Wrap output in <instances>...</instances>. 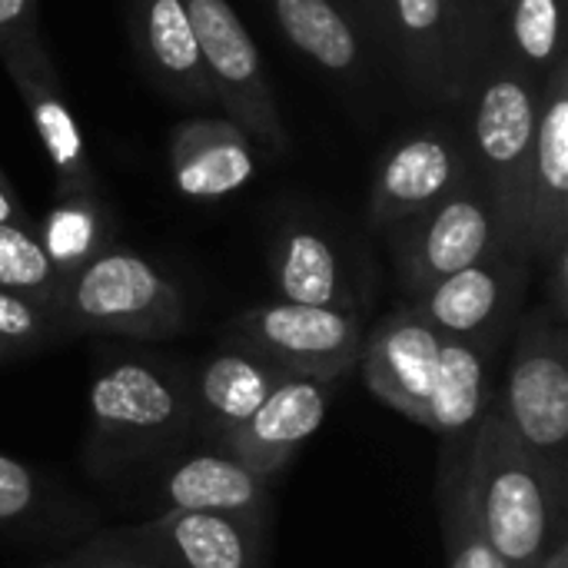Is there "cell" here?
Wrapping results in <instances>:
<instances>
[{
	"label": "cell",
	"mask_w": 568,
	"mask_h": 568,
	"mask_svg": "<svg viewBox=\"0 0 568 568\" xmlns=\"http://www.w3.org/2000/svg\"><path fill=\"white\" fill-rule=\"evenodd\" d=\"M463 486L476 526L509 568H539L566 542V476L523 446L499 403L469 433Z\"/></svg>",
	"instance_id": "6da1fadb"
},
{
	"label": "cell",
	"mask_w": 568,
	"mask_h": 568,
	"mask_svg": "<svg viewBox=\"0 0 568 568\" xmlns=\"http://www.w3.org/2000/svg\"><path fill=\"white\" fill-rule=\"evenodd\" d=\"M87 466L100 476L123 473L193 429L190 376L150 356L106 359L87 386Z\"/></svg>",
	"instance_id": "7a4b0ae2"
},
{
	"label": "cell",
	"mask_w": 568,
	"mask_h": 568,
	"mask_svg": "<svg viewBox=\"0 0 568 568\" xmlns=\"http://www.w3.org/2000/svg\"><path fill=\"white\" fill-rule=\"evenodd\" d=\"M466 97L473 103L469 133H466L473 153V173L493 193L513 246L526 256L523 220H526V190H529V163H532L542 83L532 80L496 40L486 60L479 63Z\"/></svg>",
	"instance_id": "3957f363"
},
{
	"label": "cell",
	"mask_w": 568,
	"mask_h": 568,
	"mask_svg": "<svg viewBox=\"0 0 568 568\" xmlns=\"http://www.w3.org/2000/svg\"><path fill=\"white\" fill-rule=\"evenodd\" d=\"M50 306L63 336L166 339L186 323V300L176 280L153 260L116 243L63 276Z\"/></svg>",
	"instance_id": "277c9868"
},
{
	"label": "cell",
	"mask_w": 568,
	"mask_h": 568,
	"mask_svg": "<svg viewBox=\"0 0 568 568\" xmlns=\"http://www.w3.org/2000/svg\"><path fill=\"white\" fill-rule=\"evenodd\" d=\"M389 236L399 280L409 296L489 256L519 253L509 240L493 193L476 173L466 186H459L433 210L389 230Z\"/></svg>",
	"instance_id": "5b68a950"
},
{
	"label": "cell",
	"mask_w": 568,
	"mask_h": 568,
	"mask_svg": "<svg viewBox=\"0 0 568 568\" xmlns=\"http://www.w3.org/2000/svg\"><path fill=\"white\" fill-rule=\"evenodd\" d=\"M499 409L523 446L568 479V339L566 323L546 306L519 323L509 386Z\"/></svg>",
	"instance_id": "8992f818"
},
{
	"label": "cell",
	"mask_w": 568,
	"mask_h": 568,
	"mask_svg": "<svg viewBox=\"0 0 568 568\" xmlns=\"http://www.w3.org/2000/svg\"><path fill=\"white\" fill-rule=\"evenodd\" d=\"M190 27L213 83L216 103L256 146L270 153L290 150V133L280 116L276 93L270 90L260 50L236 17L230 0H183Z\"/></svg>",
	"instance_id": "52a82bcc"
},
{
	"label": "cell",
	"mask_w": 568,
	"mask_h": 568,
	"mask_svg": "<svg viewBox=\"0 0 568 568\" xmlns=\"http://www.w3.org/2000/svg\"><path fill=\"white\" fill-rule=\"evenodd\" d=\"M379 40L409 90L433 103H459L489 53L449 0H379Z\"/></svg>",
	"instance_id": "ba28073f"
},
{
	"label": "cell",
	"mask_w": 568,
	"mask_h": 568,
	"mask_svg": "<svg viewBox=\"0 0 568 568\" xmlns=\"http://www.w3.org/2000/svg\"><path fill=\"white\" fill-rule=\"evenodd\" d=\"M366 329V313L276 300L240 313L230 323V339L256 349L290 376L343 379L359 363Z\"/></svg>",
	"instance_id": "9c48e42d"
},
{
	"label": "cell",
	"mask_w": 568,
	"mask_h": 568,
	"mask_svg": "<svg viewBox=\"0 0 568 568\" xmlns=\"http://www.w3.org/2000/svg\"><path fill=\"white\" fill-rule=\"evenodd\" d=\"M469 180L473 153L466 133L439 120L419 123L383 150L369 190V223L389 233L433 210Z\"/></svg>",
	"instance_id": "30bf717a"
},
{
	"label": "cell",
	"mask_w": 568,
	"mask_h": 568,
	"mask_svg": "<svg viewBox=\"0 0 568 568\" xmlns=\"http://www.w3.org/2000/svg\"><path fill=\"white\" fill-rule=\"evenodd\" d=\"M0 60L13 80L23 110L37 130V140L53 166L57 193H90L97 190L90 150L83 130L73 116V106L63 93L57 67L47 57V47L37 30L0 40Z\"/></svg>",
	"instance_id": "8fae6325"
},
{
	"label": "cell",
	"mask_w": 568,
	"mask_h": 568,
	"mask_svg": "<svg viewBox=\"0 0 568 568\" xmlns=\"http://www.w3.org/2000/svg\"><path fill=\"white\" fill-rule=\"evenodd\" d=\"M529 270L532 260L499 253L426 286L409 296L406 306L416 310L439 336L486 346L489 336H499L516 316L529 286Z\"/></svg>",
	"instance_id": "7c38bea8"
},
{
	"label": "cell",
	"mask_w": 568,
	"mask_h": 568,
	"mask_svg": "<svg viewBox=\"0 0 568 568\" xmlns=\"http://www.w3.org/2000/svg\"><path fill=\"white\" fill-rule=\"evenodd\" d=\"M568 243V60L562 57L542 83L523 250L536 263H546L559 246Z\"/></svg>",
	"instance_id": "4fadbf2b"
},
{
	"label": "cell",
	"mask_w": 568,
	"mask_h": 568,
	"mask_svg": "<svg viewBox=\"0 0 568 568\" xmlns=\"http://www.w3.org/2000/svg\"><path fill=\"white\" fill-rule=\"evenodd\" d=\"M443 336L409 306H399L383 323L366 329L359 366L366 386L399 416L423 426L436 373Z\"/></svg>",
	"instance_id": "5bb4252c"
},
{
	"label": "cell",
	"mask_w": 568,
	"mask_h": 568,
	"mask_svg": "<svg viewBox=\"0 0 568 568\" xmlns=\"http://www.w3.org/2000/svg\"><path fill=\"white\" fill-rule=\"evenodd\" d=\"M339 379H313L290 376L283 379L266 403L230 436H223L213 449H223L250 473L270 479L276 476L303 443L316 436L329 413V399Z\"/></svg>",
	"instance_id": "9a60e30c"
},
{
	"label": "cell",
	"mask_w": 568,
	"mask_h": 568,
	"mask_svg": "<svg viewBox=\"0 0 568 568\" xmlns=\"http://www.w3.org/2000/svg\"><path fill=\"white\" fill-rule=\"evenodd\" d=\"M270 280L283 303L363 313L359 276L343 243L310 223L290 220L270 240Z\"/></svg>",
	"instance_id": "2e32d148"
},
{
	"label": "cell",
	"mask_w": 568,
	"mask_h": 568,
	"mask_svg": "<svg viewBox=\"0 0 568 568\" xmlns=\"http://www.w3.org/2000/svg\"><path fill=\"white\" fill-rule=\"evenodd\" d=\"M130 539L160 568H263V523L163 509Z\"/></svg>",
	"instance_id": "e0dca14e"
},
{
	"label": "cell",
	"mask_w": 568,
	"mask_h": 568,
	"mask_svg": "<svg viewBox=\"0 0 568 568\" xmlns=\"http://www.w3.org/2000/svg\"><path fill=\"white\" fill-rule=\"evenodd\" d=\"M166 166L186 200H223L260 173V146L226 116H196L170 133Z\"/></svg>",
	"instance_id": "ac0fdd59"
},
{
	"label": "cell",
	"mask_w": 568,
	"mask_h": 568,
	"mask_svg": "<svg viewBox=\"0 0 568 568\" xmlns=\"http://www.w3.org/2000/svg\"><path fill=\"white\" fill-rule=\"evenodd\" d=\"M283 379H290V373H283L256 349L230 339V346L216 349L190 376L193 429H200L216 446L223 436L240 429Z\"/></svg>",
	"instance_id": "d6986e66"
},
{
	"label": "cell",
	"mask_w": 568,
	"mask_h": 568,
	"mask_svg": "<svg viewBox=\"0 0 568 568\" xmlns=\"http://www.w3.org/2000/svg\"><path fill=\"white\" fill-rule=\"evenodd\" d=\"M130 33L146 77L190 106L216 103L183 0H130Z\"/></svg>",
	"instance_id": "ffe728a7"
},
{
	"label": "cell",
	"mask_w": 568,
	"mask_h": 568,
	"mask_svg": "<svg viewBox=\"0 0 568 568\" xmlns=\"http://www.w3.org/2000/svg\"><path fill=\"white\" fill-rule=\"evenodd\" d=\"M156 499L163 509L220 513L263 523L270 509V479L250 473L223 449H206L170 466L156 486Z\"/></svg>",
	"instance_id": "44dd1931"
},
{
	"label": "cell",
	"mask_w": 568,
	"mask_h": 568,
	"mask_svg": "<svg viewBox=\"0 0 568 568\" xmlns=\"http://www.w3.org/2000/svg\"><path fill=\"white\" fill-rule=\"evenodd\" d=\"M283 37L320 70L343 80L369 77V43L343 0H270Z\"/></svg>",
	"instance_id": "7402d4cb"
},
{
	"label": "cell",
	"mask_w": 568,
	"mask_h": 568,
	"mask_svg": "<svg viewBox=\"0 0 568 568\" xmlns=\"http://www.w3.org/2000/svg\"><path fill=\"white\" fill-rule=\"evenodd\" d=\"M483 413H486V346L443 336L439 373L423 426L443 436H469L479 426Z\"/></svg>",
	"instance_id": "603a6c76"
},
{
	"label": "cell",
	"mask_w": 568,
	"mask_h": 568,
	"mask_svg": "<svg viewBox=\"0 0 568 568\" xmlns=\"http://www.w3.org/2000/svg\"><path fill=\"white\" fill-rule=\"evenodd\" d=\"M37 240L60 276H70L97 253L113 246V216L97 190L90 193H57L43 220L37 223Z\"/></svg>",
	"instance_id": "cb8c5ba5"
},
{
	"label": "cell",
	"mask_w": 568,
	"mask_h": 568,
	"mask_svg": "<svg viewBox=\"0 0 568 568\" xmlns=\"http://www.w3.org/2000/svg\"><path fill=\"white\" fill-rule=\"evenodd\" d=\"M566 0H503L499 7V47L539 83L566 57L562 47Z\"/></svg>",
	"instance_id": "d4e9b609"
},
{
	"label": "cell",
	"mask_w": 568,
	"mask_h": 568,
	"mask_svg": "<svg viewBox=\"0 0 568 568\" xmlns=\"http://www.w3.org/2000/svg\"><path fill=\"white\" fill-rule=\"evenodd\" d=\"M60 273L47 260L37 226H10L0 223V290L53 303L60 290Z\"/></svg>",
	"instance_id": "484cf974"
},
{
	"label": "cell",
	"mask_w": 568,
	"mask_h": 568,
	"mask_svg": "<svg viewBox=\"0 0 568 568\" xmlns=\"http://www.w3.org/2000/svg\"><path fill=\"white\" fill-rule=\"evenodd\" d=\"M443 536L449 568H509L473 519L463 486V466H449L443 479Z\"/></svg>",
	"instance_id": "4316f807"
},
{
	"label": "cell",
	"mask_w": 568,
	"mask_h": 568,
	"mask_svg": "<svg viewBox=\"0 0 568 568\" xmlns=\"http://www.w3.org/2000/svg\"><path fill=\"white\" fill-rule=\"evenodd\" d=\"M60 336L63 329L50 303L0 290V363L43 349Z\"/></svg>",
	"instance_id": "83f0119b"
},
{
	"label": "cell",
	"mask_w": 568,
	"mask_h": 568,
	"mask_svg": "<svg viewBox=\"0 0 568 568\" xmlns=\"http://www.w3.org/2000/svg\"><path fill=\"white\" fill-rule=\"evenodd\" d=\"M37 503V476L13 456L0 453V526L20 523Z\"/></svg>",
	"instance_id": "f1b7e54d"
},
{
	"label": "cell",
	"mask_w": 568,
	"mask_h": 568,
	"mask_svg": "<svg viewBox=\"0 0 568 568\" xmlns=\"http://www.w3.org/2000/svg\"><path fill=\"white\" fill-rule=\"evenodd\" d=\"M43 568H160L136 542H97Z\"/></svg>",
	"instance_id": "f546056e"
},
{
	"label": "cell",
	"mask_w": 568,
	"mask_h": 568,
	"mask_svg": "<svg viewBox=\"0 0 568 568\" xmlns=\"http://www.w3.org/2000/svg\"><path fill=\"white\" fill-rule=\"evenodd\" d=\"M456 7V13L463 17V23L469 27V33L483 43V47H493L496 43V30H499V20L489 7V0H449Z\"/></svg>",
	"instance_id": "4dcf8cb0"
},
{
	"label": "cell",
	"mask_w": 568,
	"mask_h": 568,
	"mask_svg": "<svg viewBox=\"0 0 568 568\" xmlns=\"http://www.w3.org/2000/svg\"><path fill=\"white\" fill-rule=\"evenodd\" d=\"M546 266H549V313L559 320V323H566L568 320V243L566 246H559L549 260H546Z\"/></svg>",
	"instance_id": "1f68e13d"
},
{
	"label": "cell",
	"mask_w": 568,
	"mask_h": 568,
	"mask_svg": "<svg viewBox=\"0 0 568 568\" xmlns=\"http://www.w3.org/2000/svg\"><path fill=\"white\" fill-rule=\"evenodd\" d=\"M37 30V0H0V40Z\"/></svg>",
	"instance_id": "d6a6232c"
},
{
	"label": "cell",
	"mask_w": 568,
	"mask_h": 568,
	"mask_svg": "<svg viewBox=\"0 0 568 568\" xmlns=\"http://www.w3.org/2000/svg\"><path fill=\"white\" fill-rule=\"evenodd\" d=\"M0 223H10V226H37L33 216L27 213V206L20 203L13 183L3 176V170H0Z\"/></svg>",
	"instance_id": "836d02e7"
},
{
	"label": "cell",
	"mask_w": 568,
	"mask_h": 568,
	"mask_svg": "<svg viewBox=\"0 0 568 568\" xmlns=\"http://www.w3.org/2000/svg\"><path fill=\"white\" fill-rule=\"evenodd\" d=\"M343 3L356 13L366 37H379V0H343Z\"/></svg>",
	"instance_id": "e575fe53"
},
{
	"label": "cell",
	"mask_w": 568,
	"mask_h": 568,
	"mask_svg": "<svg viewBox=\"0 0 568 568\" xmlns=\"http://www.w3.org/2000/svg\"><path fill=\"white\" fill-rule=\"evenodd\" d=\"M539 568H568V546L566 542H559L546 559H542V566Z\"/></svg>",
	"instance_id": "d590c367"
},
{
	"label": "cell",
	"mask_w": 568,
	"mask_h": 568,
	"mask_svg": "<svg viewBox=\"0 0 568 568\" xmlns=\"http://www.w3.org/2000/svg\"><path fill=\"white\" fill-rule=\"evenodd\" d=\"M489 7H493V13H496V20H499V7H503V0H489Z\"/></svg>",
	"instance_id": "8d00e7d4"
}]
</instances>
